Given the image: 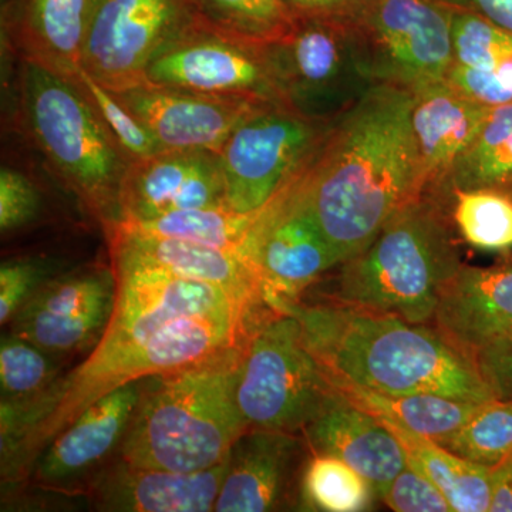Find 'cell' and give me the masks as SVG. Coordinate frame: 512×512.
<instances>
[{
    "instance_id": "38",
    "label": "cell",
    "mask_w": 512,
    "mask_h": 512,
    "mask_svg": "<svg viewBox=\"0 0 512 512\" xmlns=\"http://www.w3.org/2000/svg\"><path fill=\"white\" fill-rule=\"evenodd\" d=\"M49 279L47 266L32 259L3 262L0 268V322L9 325L43 282Z\"/></svg>"
},
{
    "instance_id": "6",
    "label": "cell",
    "mask_w": 512,
    "mask_h": 512,
    "mask_svg": "<svg viewBox=\"0 0 512 512\" xmlns=\"http://www.w3.org/2000/svg\"><path fill=\"white\" fill-rule=\"evenodd\" d=\"M19 106L29 136L60 177L107 224L119 220L131 160L72 79L20 60Z\"/></svg>"
},
{
    "instance_id": "1",
    "label": "cell",
    "mask_w": 512,
    "mask_h": 512,
    "mask_svg": "<svg viewBox=\"0 0 512 512\" xmlns=\"http://www.w3.org/2000/svg\"><path fill=\"white\" fill-rule=\"evenodd\" d=\"M258 313H217L208 286L171 275L117 278L103 338L86 360L46 392L0 404L2 474L25 476L84 409L131 380L167 375L244 345Z\"/></svg>"
},
{
    "instance_id": "9",
    "label": "cell",
    "mask_w": 512,
    "mask_h": 512,
    "mask_svg": "<svg viewBox=\"0 0 512 512\" xmlns=\"http://www.w3.org/2000/svg\"><path fill=\"white\" fill-rule=\"evenodd\" d=\"M333 123L281 104L249 114L218 153L227 207L242 214L264 210L315 157Z\"/></svg>"
},
{
    "instance_id": "36",
    "label": "cell",
    "mask_w": 512,
    "mask_h": 512,
    "mask_svg": "<svg viewBox=\"0 0 512 512\" xmlns=\"http://www.w3.org/2000/svg\"><path fill=\"white\" fill-rule=\"evenodd\" d=\"M380 501L396 512H454L439 488L409 464L397 474Z\"/></svg>"
},
{
    "instance_id": "16",
    "label": "cell",
    "mask_w": 512,
    "mask_h": 512,
    "mask_svg": "<svg viewBox=\"0 0 512 512\" xmlns=\"http://www.w3.org/2000/svg\"><path fill=\"white\" fill-rule=\"evenodd\" d=\"M116 94L165 150L220 153L232 131L249 114L269 106L255 100L207 96L150 83Z\"/></svg>"
},
{
    "instance_id": "10",
    "label": "cell",
    "mask_w": 512,
    "mask_h": 512,
    "mask_svg": "<svg viewBox=\"0 0 512 512\" xmlns=\"http://www.w3.org/2000/svg\"><path fill=\"white\" fill-rule=\"evenodd\" d=\"M350 25L376 84L414 92L453 67V9L441 0H367Z\"/></svg>"
},
{
    "instance_id": "35",
    "label": "cell",
    "mask_w": 512,
    "mask_h": 512,
    "mask_svg": "<svg viewBox=\"0 0 512 512\" xmlns=\"http://www.w3.org/2000/svg\"><path fill=\"white\" fill-rule=\"evenodd\" d=\"M451 9L454 64L480 72H493L512 53V33L477 13Z\"/></svg>"
},
{
    "instance_id": "4",
    "label": "cell",
    "mask_w": 512,
    "mask_h": 512,
    "mask_svg": "<svg viewBox=\"0 0 512 512\" xmlns=\"http://www.w3.org/2000/svg\"><path fill=\"white\" fill-rule=\"evenodd\" d=\"M463 266L450 200L424 191L359 254L336 266L329 303L433 322L441 295Z\"/></svg>"
},
{
    "instance_id": "3",
    "label": "cell",
    "mask_w": 512,
    "mask_h": 512,
    "mask_svg": "<svg viewBox=\"0 0 512 512\" xmlns=\"http://www.w3.org/2000/svg\"><path fill=\"white\" fill-rule=\"evenodd\" d=\"M301 322L306 345L333 383L379 394L437 393L467 402L495 399L476 362L430 323L336 303L276 306Z\"/></svg>"
},
{
    "instance_id": "11",
    "label": "cell",
    "mask_w": 512,
    "mask_h": 512,
    "mask_svg": "<svg viewBox=\"0 0 512 512\" xmlns=\"http://www.w3.org/2000/svg\"><path fill=\"white\" fill-rule=\"evenodd\" d=\"M195 28L187 0H100L80 69L111 92L140 86L150 63Z\"/></svg>"
},
{
    "instance_id": "8",
    "label": "cell",
    "mask_w": 512,
    "mask_h": 512,
    "mask_svg": "<svg viewBox=\"0 0 512 512\" xmlns=\"http://www.w3.org/2000/svg\"><path fill=\"white\" fill-rule=\"evenodd\" d=\"M269 52L286 106L312 120L333 123L376 86L345 20H295Z\"/></svg>"
},
{
    "instance_id": "42",
    "label": "cell",
    "mask_w": 512,
    "mask_h": 512,
    "mask_svg": "<svg viewBox=\"0 0 512 512\" xmlns=\"http://www.w3.org/2000/svg\"><path fill=\"white\" fill-rule=\"evenodd\" d=\"M451 8L477 13L512 33V0H441Z\"/></svg>"
},
{
    "instance_id": "2",
    "label": "cell",
    "mask_w": 512,
    "mask_h": 512,
    "mask_svg": "<svg viewBox=\"0 0 512 512\" xmlns=\"http://www.w3.org/2000/svg\"><path fill=\"white\" fill-rule=\"evenodd\" d=\"M412 103L409 90L376 84L333 123L318 153L293 178L339 264L362 252L424 192Z\"/></svg>"
},
{
    "instance_id": "27",
    "label": "cell",
    "mask_w": 512,
    "mask_h": 512,
    "mask_svg": "<svg viewBox=\"0 0 512 512\" xmlns=\"http://www.w3.org/2000/svg\"><path fill=\"white\" fill-rule=\"evenodd\" d=\"M512 187V101L495 106L470 148L457 161L437 194L454 190Z\"/></svg>"
},
{
    "instance_id": "14",
    "label": "cell",
    "mask_w": 512,
    "mask_h": 512,
    "mask_svg": "<svg viewBox=\"0 0 512 512\" xmlns=\"http://www.w3.org/2000/svg\"><path fill=\"white\" fill-rule=\"evenodd\" d=\"M117 299L113 266L94 265L49 278L19 309L13 335L50 355L66 356L97 346Z\"/></svg>"
},
{
    "instance_id": "26",
    "label": "cell",
    "mask_w": 512,
    "mask_h": 512,
    "mask_svg": "<svg viewBox=\"0 0 512 512\" xmlns=\"http://www.w3.org/2000/svg\"><path fill=\"white\" fill-rule=\"evenodd\" d=\"M346 399L404 429L441 444L476 412L478 404L437 393L379 394L349 384L333 383Z\"/></svg>"
},
{
    "instance_id": "43",
    "label": "cell",
    "mask_w": 512,
    "mask_h": 512,
    "mask_svg": "<svg viewBox=\"0 0 512 512\" xmlns=\"http://www.w3.org/2000/svg\"><path fill=\"white\" fill-rule=\"evenodd\" d=\"M490 512H512V458L491 468Z\"/></svg>"
},
{
    "instance_id": "28",
    "label": "cell",
    "mask_w": 512,
    "mask_h": 512,
    "mask_svg": "<svg viewBox=\"0 0 512 512\" xmlns=\"http://www.w3.org/2000/svg\"><path fill=\"white\" fill-rule=\"evenodd\" d=\"M201 29L254 46H271L295 19L284 0H187Z\"/></svg>"
},
{
    "instance_id": "7",
    "label": "cell",
    "mask_w": 512,
    "mask_h": 512,
    "mask_svg": "<svg viewBox=\"0 0 512 512\" xmlns=\"http://www.w3.org/2000/svg\"><path fill=\"white\" fill-rule=\"evenodd\" d=\"M336 394L298 318L269 306L242 346L235 380V400L248 429L303 433Z\"/></svg>"
},
{
    "instance_id": "37",
    "label": "cell",
    "mask_w": 512,
    "mask_h": 512,
    "mask_svg": "<svg viewBox=\"0 0 512 512\" xmlns=\"http://www.w3.org/2000/svg\"><path fill=\"white\" fill-rule=\"evenodd\" d=\"M447 82L471 99L488 107L512 101V53L498 64L493 72H480L453 64Z\"/></svg>"
},
{
    "instance_id": "44",
    "label": "cell",
    "mask_w": 512,
    "mask_h": 512,
    "mask_svg": "<svg viewBox=\"0 0 512 512\" xmlns=\"http://www.w3.org/2000/svg\"><path fill=\"white\" fill-rule=\"evenodd\" d=\"M508 192H510V194L512 195V187L510 188V190H507Z\"/></svg>"
},
{
    "instance_id": "33",
    "label": "cell",
    "mask_w": 512,
    "mask_h": 512,
    "mask_svg": "<svg viewBox=\"0 0 512 512\" xmlns=\"http://www.w3.org/2000/svg\"><path fill=\"white\" fill-rule=\"evenodd\" d=\"M55 357L13 333L3 336L0 343L2 402H29L46 392L59 375Z\"/></svg>"
},
{
    "instance_id": "23",
    "label": "cell",
    "mask_w": 512,
    "mask_h": 512,
    "mask_svg": "<svg viewBox=\"0 0 512 512\" xmlns=\"http://www.w3.org/2000/svg\"><path fill=\"white\" fill-rule=\"evenodd\" d=\"M313 453L345 461L372 484L382 500L390 483L407 467L402 444L382 421L336 394L332 402L303 430Z\"/></svg>"
},
{
    "instance_id": "30",
    "label": "cell",
    "mask_w": 512,
    "mask_h": 512,
    "mask_svg": "<svg viewBox=\"0 0 512 512\" xmlns=\"http://www.w3.org/2000/svg\"><path fill=\"white\" fill-rule=\"evenodd\" d=\"M258 214L259 211L254 214H242L228 207L194 208L170 212L153 220L119 221L127 222L150 234L239 252L242 255V249Z\"/></svg>"
},
{
    "instance_id": "5",
    "label": "cell",
    "mask_w": 512,
    "mask_h": 512,
    "mask_svg": "<svg viewBox=\"0 0 512 512\" xmlns=\"http://www.w3.org/2000/svg\"><path fill=\"white\" fill-rule=\"evenodd\" d=\"M242 346L178 372L147 377L120 444L121 460L174 473L224 463L248 430L235 400Z\"/></svg>"
},
{
    "instance_id": "24",
    "label": "cell",
    "mask_w": 512,
    "mask_h": 512,
    "mask_svg": "<svg viewBox=\"0 0 512 512\" xmlns=\"http://www.w3.org/2000/svg\"><path fill=\"white\" fill-rule=\"evenodd\" d=\"M100 0H13L6 36L20 60L42 64L73 79L84 39Z\"/></svg>"
},
{
    "instance_id": "31",
    "label": "cell",
    "mask_w": 512,
    "mask_h": 512,
    "mask_svg": "<svg viewBox=\"0 0 512 512\" xmlns=\"http://www.w3.org/2000/svg\"><path fill=\"white\" fill-rule=\"evenodd\" d=\"M450 215L458 237L485 252L512 251V195L497 188L454 190Z\"/></svg>"
},
{
    "instance_id": "15",
    "label": "cell",
    "mask_w": 512,
    "mask_h": 512,
    "mask_svg": "<svg viewBox=\"0 0 512 512\" xmlns=\"http://www.w3.org/2000/svg\"><path fill=\"white\" fill-rule=\"evenodd\" d=\"M215 207H227L220 154L164 150L128 165L119 220L141 222L170 212Z\"/></svg>"
},
{
    "instance_id": "12",
    "label": "cell",
    "mask_w": 512,
    "mask_h": 512,
    "mask_svg": "<svg viewBox=\"0 0 512 512\" xmlns=\"http://www.w3.org/2000/svg\"><path fill=\"white\" fill-rule=\"evenodd\" d=\"M242 256L254 266L262 295L271 308L301 301L309 286L339 265L293 180L259 211Z\"/></svg>"
},
{
    "instance_id": "32",
    "label": "cell",
    "mask_w": 512,
    "mask_h": 512,
    "mask_svg": "<svg viewBox=\"0 0 512 512\" xmlns=\"http://www.w3.org/2000/svg\"><path fill=\"white\" fill-rule=\"evenodd\" d=\"M441 446L457 456L494 468L512 458V400L478 404L476 412Z\"/></svg>"
},
{
    "instance_id": "20",
    "label": "cell",
    "mask_w": 512,
    "mask_h": 512,
    "mask_svg": "<svg viewBox=\"0 0 512 512\" xmlns=\"http://www.w3.org/2000/svg\"><path fill=\"white\" fill-rule=\"evenodd\" d=\"M302 447L298 434L265 429L244 431L229 450L214 511L281 510L291 497Z\"/></svg>"
},
{
    "instance_id": "34",
    "label": "cell",
    "mask_w": 512,
    "mask_h": 512,
    "mask_svg": "<svg viewBox=\"0 0 512 512\" xmlns=\"http://www.w3.org/2000/svg\"><path fill=\"white\" fill-rule=\"evenodd\" d=\"M72 80L82 90L101 123L131 161L151 157L165 150L116 93L96 82L83 69L77 70Z\"/></svg>"
},
{
    "instance_id": "18",
    "label": "cell",
    "mask_w": 512,
    "mask_h": 512,
    "mask_svg": "<svg viewBox=\"0 0 512 512\" xmlns=\"http://www.w3.org/2000/svg\"><path fill=\"white\" fill-rule=\"evenodd\" d=\"M431 325L473 360L480 350L510 338L512 255L488 266L463 264L444 289Z\"/></svg>"
},
{
    "instance_id": "22",
    "label": "cell",
    "mask_w": 512,
    "mask_h": 512,
    "mask_svg": "<svg viewBox=\"0 0 512 512\" xmlns=\"http://www.w3.org/2000/svg\"><path fill=\"white\" fill-rule=\"evenodd\" d=\"M412 94L410 120L424 191L439 192L493 107L471 99L447 80L426 84Z\"/></svg>"
},
{
    "instance_id": "19",
    "label": "cell",
    "mask_w": 512,
    "mask_h": 512,
    "mask_svg": "<svg viewBox=\"0 0 512 512\" xmlns=\"http://www.w3.org/2000/svg\"><path fill=\"white\" fill-rule=\"evenodd\" d=\"M146 379L121 384L84 409L37 458L36 480L60 488L77 483L120 448Z\"/></svg>"
},
{
    "instance_id": "40",
    "label": "cell",
    "mask_w": 512,
    "mask_h": 512,
    "mask_svg": "<svg viewBox=\"0 0 512 512\" xmlns=\"http://www.w3.org/2000/svg\"><path fill=\"white\" fill-rule=\"evenodd\" d=\"M474 360L495 399L512 400V336L480 350Z\"/></svg>"
},
{
    "instance_id": "17",
    "label": "cell",
    "mask_w": 512,
    "mask_h": 512,
    "mask_svg": "<svg viewBox=\"0 0 512 512\" xmlns=\"http://www.w3.org/2000/svg\"><path fill=\"white\" fill-rule=\"evenodd\" d=\"M116 272H158L224 286L249 301L265 302L254 266L239 252L161 237L124 221L107 224Z\"/></svg>"
},
{
    "instance_id": "39",
    "label": "cell",
    "mask_w": 512,
    "mask_h": 512,
    "mask_svg": "<svg viewBox=\"0 0 512 512\" xmlns=\"http://www.w3.org/2000/svg\"><path fill=\"white\" fill-rule=\"evenodd\" d=\"M40 210V194L36 185L13 168L0 171V229L3 234L25 227L35 220Z\"/></svg>"
},
{
    "instance_id": "29",
    "label": "cell",
    "mask_w": 512,
    "mask_h": 512,
    "mask_svg": "<svg viewBox=\"0 0 512 512\" xmlns=\"http://www.w3.org/2000/svg\"><path fill=\"white\" fill-rule=\"evenodd\" d=\"M302 510L362 512L375 510V488L355 468L329 454L313 453L299 481Z\"/></svg>"
},
{
    "instance_id": "25",
    "label": "cell",
    "mask_w": 512,
    "mask_h": 512,
    "mask_svg": "<svg viewBox=\"0 0 512 512\" xmlns=\"http://www.w3.org/2000/svg\"><path fill=\"white\" fill-rule=\"evenodd\" d=\"M379 420L402 444L407 464L439 488L454 512L490 511L491 468L457 456L436 441L399 424Z\"/></svg>"
},
{
    "instance_id": "41",
    "label": "cell",
    "mask_w": 512,
    "mask_h": 512,
    "mask_svg": "<svg viewBox=\"0 0 512 512\" xmlns=\"http://www.w3.org/2000/svg\"><path fill=\"white\" fill-rule=\"evenodd\" d=\"M367 0H284L295 20L332 19L352 22Z\"/></svg>"
},
{
    "instance_id": "13",
    "label": "cell",
    "mask_w": 512,
    "mask_h": 512,
    "mask_svg": "<svg viewBox=\"0 0 512 512\" xmlns=\"http://www.w3.org/2000/svg\"><path fill=\"white\" fill-rule=\"evenodd\" d=\"M146 83L286 106L269 46L247 45L198 25L150 63Z\"/></svg>"
},
{
    "instance_id": "21",
    "label": "cell",
    "mask_w": 512,
    "mask_h": 512,
    "mask_svg": "<svg viewBox=\"0 0 512 512\" xmlns=\"http://www.w3.org/2000/svg\"><path fill=\"white\" fill-rule=\"evenodd\" d=\"M225 470L227 460L197 473H174L137 467L120 458L94 477L90 494L99 511H214Z\"/></svg>"
}]
</instances>
